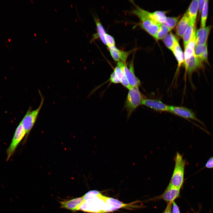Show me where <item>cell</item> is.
<instances>
[{
    "label": "cell",
    "instance_id": "ac0fdd59",
    "mask_svg": "<svg viewBox=\"0 0 213 213\" xmlns=\"http://www.w3.org/2000/svg\"><path fill=\"white\" fill-rule=\"evenodd\" d=\"M113 72L120 83L124 87L129 90L133 87L129 83L122 70L119 67L117 66H116L114 69Z\"/></svg>",
    "mask_w": 213,
    "mask_h": 213
},
{
    "label": "cell",
    "instance_id": "9a60e30c",
    "mask_svg": "<svg viewBox=\"0 0 213 213\" xmlns=\"http://www.w3.org/2000/svg\"><path fill=\"white\" fill-rule=\"evenodd\" d=\"M196 31L195 28L191 38L185 48L184 62L188 60L195 53L196 46Z\"/></svg>",
    "mask_w": 213,
    "mask_h": 213
},
{
    "label": "cell",
    "instance_id": "9c48e42d",
    "mask_svg": "<svg viewBox=\"0 0 213 213\" xmlns=\"http://www.w3.org/2000/svg\"><path fill=\"white\" fill-rule=\"evenodd\" d=\"M203 62L195 56L194 53L188 60L183 62L184 66L191 82L193 72L204 69Z\"/></svg>",
    "mask_w": 213,
    "mask_h": 213
},
{
    "label": "cell",
    "instance_id": "7a4b0ae2",
    "mask_svg": "<svg viewBox=\"0 0 213 213\" xmlns=\"http://www.w3.org/2000/svg\"><path fill=\"white\" fill-rule=\"evenodd\" d=\"M132 12L139 17L140 26L147 33L155 38L161 24L157 23L149 16V12L136 6Z\"/></svg>",
    "mask_w": 213,
    "mask_h": 213
},
{
    "label": "cell",
    "instance_id": "e0dca14e",
    "mask_svg": "<svg viewBox=\"0 0 213 213\" xmlns=\"http://www.w3.org/2000/svg\"><path fill=\"white\" fill-rule=\"evenodd\" d=\"M199 8V0H193L186 12L189 17L191 22L195 23Z\"/></svg>",
    "mask_w": 213,
    "mask_h": 213
},
{
    "label": "cell",
    "instance_id": "7402d4cb",
    "mask_svg": "<svg viewBox=\"0 0 213 213\" xmlns=\"http://www.w3.org/2000/svg\"><path fill=\"white\" fill-rule=\"evenodd\" d=\"M208 8V1L206 0L203 8L201 12V28L205 27L207 17Z\"/></svg>",
    "mask_w": 213,
    "mask_h": 213
},
{
    "label": "cell",
    "instance_id": "d6986e66",
    "mask_svg": "<svg viewBox=\"0 0 213 213\" xmlns=\"http://www.w3.org/2000/svg\"><path fill=\"white\" fill-rule=\"evenodd\" d=\"M165 12L162 11H156L152 13L149 12L150 18L156 22L162 24L165 21L166 17Z\"/></svg>",
    "mask_w": 213,
    "mask_h": 213
},
{
    "label": "cell",
    "instance_id": "30bf717a",
    "mask_svg": "<svg viewBox=\"0 0 213 213\" xmlns=\"http://www.w3.org/2000/svg\"><path fill=\"white\" fill-rule=\"evenodd\" d=\"M180 190L169 183L164 193L157 197V199L163 200L167 203L172 202L179 196Z\"/></svg>",
    "mask_w": 213,
    "mask_h": 213
},
{
    "label": "cell",
    "instance_id": "cb8c5ba5",
    "mask_svg": "<svg viewBox=\"0 0 213 213\" xmlns=\"http://www.w3.org/2000/svg\"><path fill=\"white\" fill-rule=\"evenodd\" d=\"M175 37L172 33H170L164 38L163 42L169 49L172 51L174 45Z\"/></svg>",
    "mask_w": 213,
    "mask_h": 213
},
{
    "label": "cell",
    "instance_id": "603a6c76",
    "mask_svg": "<svg viewBox=\"0 0 213 213\" xmlns=\"http://www.w3.org/2000/svg\"><path fill=\"white\" fill-rule=\"evenodd\" d=\"M171 30L161 24L155 38L156 40L163 39Z\"/></svg>",
    "mask_w": 213,
    "mask_h": 213
},
{
    "label": "cell",
    "instance_id": "1f68e13d",
    "mask_svg": "<svg viewBox=\"0 0 213 213\" xmlns=\"http://www.w3.org/2000/svg\"><path fill=\"white\" fill-rule=\"evenodd\" d=\"M205 167L209 169L213 168V156L209 158L205 164Z\"/></svg>",
    "mask_w": 213,
    "mask_h": 213
},
{
    "label": "cell",
    "instance_id": "ba28073f",
    "mask_svg": "<svg viewBox=\"0 0 213 213\" xmlns=\"http://www.w3.org/2000/svg\"><path fill=\"white\" fill-rule=\"evenodd\" d=\"M167 112L185 119L194 120L205 126L203 122L197 118L192 110L187 108L181 106L168 105Z\"/></svg>",
    "mask_w": 213,
    "mask_h": 213
},
{
    "label": "cell",
    "instance_id": "4dcf8cb0",
    "mask_svg": "<svg viewBox=\"0 0 213 213\" xmlns=\"http://www.w3.org/2000/svg\"><path fill=\"white\" fill-rule=\"evenodd\" d=\"M109 80L111 83H120L119 81L117 79L114 73L113 72L111 73Z\"/></svg>",
    "mask_w": 213,
    "mask_h": 213
},
{
    "label": "cell",
    "instance_id": "52a82bcc",
    "mask_svg": "<svg viewBox=\"0 0 213 213\" xmlns=\"http://www.w3.org/2000/svg\"><path fill=\"white\" fill-rule=\"evenodd\" d=\"M133 62V59H132L129 68L127 67L126 64L121 61L117 62V65L122 70L129 84L132 87H139L141 83L139 79L135 75Z\"/></svg>",
    "mask_w": 213,
    "mask_h": 213
},
{
    "label": "cell",
    "instance_id": "f1b7e54d",
    "mask_svg": "<svg viewBox=\"0 0 213 213\" xmlns=\"http://www.w3.org/2000/svg\"><path fill=\"white\" fill-rule=\"evenodd\" d=\"M203 46L201 45H196L195 50V56L202 61Z\"/></svg>",
    "mask_w": 213,
    "mask_h": 213
},
{
    "label": "cell",
    "instance_id": "83f0119b",
    "mask_svg": "<svg viewBox=\"0 0 213 213\" xmlns=\"http://www.w3.org/2000/svg\"><path fill=\"white\" fill-rule=\"evenodd\" d=\"M131 52V51H126L119 49L120 61L126 64L127 59Z\"/></svg>",
    "mask_w": 213,
    "mask_h": 213
},
{
    "label": "cell",
    "instance_id": "277c9868",
    "mask_svg": "<svg viewBox=\"0 0 213 213\" xmlns=\"http://www.w3.org/2000/svg\"><path fill=\"white\" fill-rule=\"evenodd\" d=\"M139 87H133L129 90L124 104L128 113V118L133 112L141 104L143 98L139 90Z\"/></svg>",
    "mask_w": 213,
    "mask_h": 213
},
{
    "label": "cell",
    "instance_id": "5bb4252c",
    "mask_svg": "<svg viewBox=\"0 0 213 213\" xmlns=\"http://www.w3.org/2000/svg\"><path fill=\"white\" fill-rule=\"evenodd\" d=\"M191 22L190 19L186 12L178 23L176 28V34L180 37L183 36Z\"/></svg>",
    "mask_w": 213,
    "mask_h": 213
},
{
    "label": "cell",
    "instance_id": "e575fe53",
    "mask_svg": "<svg viewBox=\"0 0 213 213\" xmlns=\"http://www.w3.org/2000/svg\"><path fill=\"white\" fill-rule=\"evenodd\" d=\"M205 0H199V14H200L203 8Z\"/></svg>",
    "mask_w": 213,
    "mask_h": 213
},
{
    "label": "cell",
    "instance_id": "d590c367",
    "mask_svg": "<svg viewBox=\"0 0 213 213\" xmlns=\"http://www.w3.org/2000/svg\"><path fill=\"white\" fill-rule=\"evenodd\" d=\"M200 211V210H199V211L194 212V213H199Z\"/></svg>",
    "mask_w": 213,
    "mask_h": 213
},
{
    "label": "cell",
    "instance_id": "4fadbf2b",
    "mask_svg": "<svg viewBox=\"0 0 213 213\" xmlns=\"http://www.w3.org/2000/svg\"><path fill=\"white\" fill-rule=\"evenodd\" d=\"M212 27L209 25L201 28L197 30L196 33V45L203 46L207 43L208 37Z\"/></svg>",
    "mask_w": 213,
    "mask_h": 213
},
{
    "label": "cell",
    "instance_id": "8fae6325",
    "mask_svg": "<svg viewBox=\"0 0 213 213\" xmlns=\"http://www.w3.org/2000/svg\"><path fill=\"white\" fill-rule=\"evenodd\" d=\"M84 201L83 196L68 200L59 201L60 208L72 212L79 210V208Z\"/></svg>",
    "mask_w": 213,
    "mask_h": 213
},
{
    "label": "cell",
    "instance_id": "484cf974",
    "mask_svg": "<svg viewBox=\"0 0 213 213\" xmlns=\"http://www.w3.org/2000/svg\"><path fill=\"white\" fill-rule=\"evenodd\" d=\"M108 47L114 60L118 62L120 61L119 49H117L115 45L110 46Z\"/></svg>",
    "mask_w": 213,
    "mask_h": 213
},
{
    "label": "cell",
    "instance_id": "3957f363",
    "mask_svg": "<svg viewBox=\"0 0 213 213\" xmlns=\"http://www.w3.org/2000/svg\"><path fill=\"white\" fill-rule=\"evenodd\" d=\"M186 164V161L183 156L177 152L175 158V166L170 183L180 189L184 182Z\"/></svg>",
    "mask_w": 213,
    "mask_h": 213
},
{
    "label": "cell",
    "instance_id": "8992f818",
    "mask_svg": "<svg viewBox=\"0 0 213 213\" xmlns=\"http://www.w3.org/2000/svg\"><path fill=\"white\" fill-rule=\"evenodd\" d=\"M26 132L20 122L15 131L12 141L7 151L6 160H8L13 154L18 145L24 137Z\"/></svg>",
    "mask_w": 213,
    "mask_h": 213
},
{
    "label": "cell",
    "instance_id": "d4e9b609",
    "mask_svg": "<svg viewBox=\"0 0 213 213\" xmlns=\"http://www.w3.org/2000/svg\"><path fill=\"white\" fill-rule=\"evenodd\" d=\"M180 17V16L176 17H167L165 22L161 24L172 29L177 24Z\"/></svg>",
    "mask_w": 213,
    "mask_h": 213
},
{
    "label": "cell",
    "instance_id": "d6a6232c",
    "mask_svg": "<svg viewBox=\"0 0 213 213\" xmlns=\"http://www.w3.org/2000/svg\"><path fill=\"white\" fill-rule=\"evenodd\" d=\"M172 202L168 203L163 213H172Z\"/></svg>",
    "mask_w": 213,
    "mask_h": 213
},
{
    "label": "cell",
    "instance_id": "2e32d148",
    "mask_svg": "<svg viewBox=\"0 0 213 213\" xmlns=\"http://www.w3.org/2000/svg\"><path fill=\"white\" fill-rule=\"evenodd\" d=\"M172 51L178 62V67L177 69L178 70L184 62V57L182 49L178 41L176 39H175Z\"/></svg>",
    "mask_w": 213,
    "mask_h": 213
},
{
    "label": "cell",
    "instance_id": "836d02e7",
    "mask_svg": "<svg viewBox=\"0 0 213 213\" xmlns=\"http://www.w3.org/2000/svg\"><path fill=\"white\" fill-rule=\"evenodd\" d=\"M172 213H180L178 207L174 201L172 202Z\"/></svg>",
    "mask_w": 213,
    "mask_h": 213
},
{
    "label": "cell",
    "instance_id": "f546056e",
    "mask_svg": "<svg viewBox=\"0 0 213 213\" xmlns=\"http://www.w3.org/2000/svg\"><path fill=\"white\" fill-rule=\"evenodd\" d=\"M105 39L107 43V46L115 45V41L114 38L111 35L106 33Z\"/></svg>",
    "mask_w": 213,
    "mask_h": 213
},
{
    "label": "cell",
    "instance_id": "44dd1931",
    "mask_svg": "<svg viewBox=\"0 0 213 213\" xmlns=\"http://www.w3.org/2000/svg\"><path fill=\"white\" fill-rule=\"evenodd\" d=\"M94 20L96 25L97 36H98L102 42L106 45L107 44L105 39V35L106 33L103 26L97 18H94Z\"/></svg>",
    "mask_w": 213,
    "mask_h": 213
},
{
    "label": "cell",
    "instance_id": "4316f807",
    "mask_svg": "<svg viewBox=\"0 0 213 213\" xmlns=\"http://www.w3.org/2000/svg\"><path fill=\"white\" fill-rule=\"evenodd\" d=\"M208 57L207 44L206 43L203 46L202 61L209 65Z\"/></svg>",
    "mask_w": 213,
    "mask_h": 213
},
{
    "label": "cell",
    "instance_id": "8d00e7d4",
    "mask_svg": "<svg viewBox=\"0 0 213 213\" xmlns=\"http://www.w3.org/2000/svg\"></svg>",
    "mask_w": 213,
    "mask_h": 213
},
{
    "label": "cell",
    "instance_id": "7c38bea8",
    "mask_svg": "<svg viewBox=\"0 0 213 213\" xmlns=\"http://www.w3.org/2000/svg\"><path fill=\"white\" fill-rule=\"evenodd\" d=\"M141 104L159 112H167L168 110V105L159 100L143 99Z\"/></svg>",
    "mask_w": 213,
    "mask_h": 213
},
{
    "label": "cell",
    "instance_id": "ffe728a7",
    "mask_svg": "<svg viewBox=\"0 0 213 213\" xmlns=\"http://www.w3.org/2000/svg\"><path fill=\"white\" fill-rule=\"evenodd\" d=\"M195 28V23L191 22L183 37L184 49L186 47L188 42L191 38Z\"/></svg>",
    "mask_w": 213,
    "mask_h": 213
},
{
    "label": "cell",
    "instance_id": "6da1fadb",
    "mask_svg": "<svg viewBox=\"0 0 213 213\" xmlns=\"http://www.w3.org/2000/svg\"><path fill=\"white\" fill-rule=\"evenodd\" d=\"M84 201L79 210L93 213H105L112 212L108 201V197L96 191H91L83 196Z\"/></svg>",
    "mask_w": 213,
    "mask_h": 213
},
{
    "label": "cell",
    "instance_id": "5b68a950",
    "mask_svg": "<svg viewBox=\"0 0 213 213\" xmlns=\"http://www.w3.org/2000/svg\"><path fill=\"white\" fill-rule=\"evenodd\" d=\"M39 93L41 100L38 107L33 110H32L31 108H29L20 122L26 132V137H27L35 123L40 111L43 104L44 98L41 93L40 92Z\"/></svg>",
    "mask_w": 213,
    "mask_h": 213
}]
</instances>
